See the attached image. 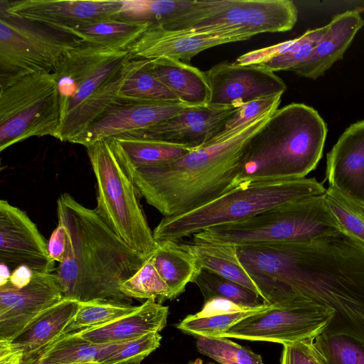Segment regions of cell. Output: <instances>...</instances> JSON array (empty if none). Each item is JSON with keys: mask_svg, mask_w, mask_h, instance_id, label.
<instances>
[{"mask_svg": "<svg viewBox=\"0 0 364 364\" xmlns=\"http://www.w3.org/2000/svg\"><path fill=\"white\" fill-rule=\"evenodd\" d=\"M240 261L267 304L310 301L334 310L323 333L364 342V247L346 234L237 247Z\"/></svg>", "mask_w": 364, "mask_h": 364, "instance_id": "1", "label": "cell"}, {"mask_svg": "<svg viewBox=\"0 0 364 364\" xmlns=\"http://www.w3.org/2000/svg\"><path fill=\"white\" fill-rule=\"evenodd\" d=\"M58 223L68 235L64 260L55 269L65 299L80 303L105 301L132 304L121 284L148 259L131 249L95 209L64 193L57 201Z\"/></svg>", "mask_w": 364, "mask_h": 364, "instance_id": "2", "label": "cell"}, {"mask_svg": "<svg viewBox=\"0 0 364 364\" xmlns=\"http://www.w3.org/2000/svg\"><path fill=\"white\" fill-rule=\"evenodd\" d=\"M275 110L232 136L193 149L175 161L124 170L140 196L164 217L193 210L237 186L250 139Z\"/></svg>", "mask_w": 364, "mask_h": 364, "instance_id": "3", "label": "cell"}, {"mask_svg": "<svg viewBox=\"0 0 364 364\" xmlns=\"http://www.w3.org/2000/svg\"><path fill=\"white\" fill-rule=\"evenodd\" d=\"M150 59L127 50L81 44L68 51L52 73L58 85L59 140L72 142L119 99L127 80Z\"/></svg>", "mask_w": 364, "mask_h": 364, "instance_id": "4", "label": "cell"}, {"mask_svg": "<svg viewBox=\"0 0 364 364\" xmlns=\"http://www.w3.org/2000/svg\"><path fill=\"white\" fill-rule=\"evenodd\" d=\"M327 132L311 107L291 103L276 109L250 139L237 186L306 178L322 157Z\"/></svg>", "mask_w": 364, "mask_h": 364, "instance_id": "5", "label": "cell"}, {"mask_svg": "<svg viewBox=\"0 0 364 364\" xmlns=\"http://www.w3.org/2000/svg\"><path fill=\"white\" fill-rule=\"evenodd\" d=\"M326 188L316 178L242 184L209 203L181 215L164 217L153 231L157 243L179 242L209 228L255 216L284 203L323 195Z\"/></svg>", "mask_w": 364, "mask_h": 364, "instance_id": "6", "label": "cell"}, {"mask_svg": "<svg viewBox=\"0 0 364 364\" xmlns=\"http://www.w3.org/2000/svg\"><path fill=\"white\" fill-rule=\"evenodd\" d=\"M341 232L323 195L293 200L237 222L193 235V240L241 246L311 240Z\"/></svg>", "mask_w": 364, "mask_h": 364, "instance_id": "7", "label": "cell"}, {"mask_svg": "<svg viewBox=\"0 0 364 364\" xmlns=\"http://www.w3.org/2000/svg\"><path fill=\"white\" fill-rule=\"evenodd\" d=\"M96 178L97 214L131 249L149 257L156 242L139 203L141 197L113 152L103 139L86 147Z\"/></svg>", "mask_w": 364, "mask_h": 364, "instance_id": "8", "label": "cell"}, {"mask_svg": "<svg viewBox=\"0 0 364 364\" xmlns=\"http://www.w3.org/2000/svg\"><path fill=\"white\" fill-rule=\"evenodd\" d=\"M298 11L290 0L191 1L164 23L166 30L244 35L284 32L297 21Z\"/></svg>", "mask_w": 364, "mask_h": 364, "instance_id": "9", "label": "cell"}, {"mask_svg": "<svg viewBox=\"0 0 364 364\" xmlns=\"http://www.w3.org/2000/svg\"><path fill=\"white\" fill-rule=\"evenodd\" d=\"M60 107L52 73L28 74L0 83V151L33 136L59 139Z\"/></svg>", "mask_w": 364, "mask_h": 364, "instance_id": "10", "label": "cell"}, {"mask_svg": "<svg viewBox=\"0 0 364 364\" xmlns=\"http://www.w3.org/2000/svg\"><path fill=\"white\" fill-rule=\"evenodd\" d=\"M77 38L0 9V83L34 73H53Z\"/></svg>", "mask_w": 364, "mask_h": 364, "instance_id": "11", "label": "cell"}, {"mask_svg": "<svg viewBox=\"0 0 364 364\" xmlns=\"http://www.w3.org/2000/svg\"><path fill=\"white\" fill-rule=\"evenodd\" d=\"M334 310L301 301L269 309L239 321L219 337L291 344L314 340L323 333L334 316Z\"/></svg>", "mask_w": 364, "mask_h": 364, "instance_id": "12", "label": "cell"}, {"mask_svg": "<svg viewBox=\"0 0 364 364\" xmlns=\"http://www.w3.org/2000/svg\"><path fill=\"white\" fill-rule=\"evenodd\" d=\"M0 263L11 272L25 265L36 273H53L48 242L26 213L0 200Z\"/></svg>", "mask_w": 364, "mask_h": 364, "instance_id": "13", "label": "cell"}, {"mask_svg": "<svg viewBox=\"0 0 364 364\" xmlns=\"http://www.w3.org/2000/svg\"><path fill=\"white\" fill-rule=\"evenodd\" d=\"M209 104L240 107L252 100L282 94L284 81L274 72L255 65L223 62L205 72Z\"/></svg>", "mask_w": 364, "mask_h": 364, "instance_id": "14", "label": "cell"}, {"mask_svg": "<svg viewBox=\"0 0 364 364\" xmlns=\"http://www.w3.org/2000/svg\"><path fill=\"white\" fill-rule=\"evenodd\" d=\"M180 102L119 99L71 143L87 147L98 141L127 135L181 112Z\"/></svg>", "mask_w": 364, "mask_h": 364, "instance_id": "15", "label": "cell"}, {"mask_svg": "<svg viewBox=\"0 0 364 364\" xmlns=\"http://www.w3.org/2000/svg\"><path fill=\"white\" fill-rule=\"evenodd\" d=\"M54 273H36L26 286H0V340L12 341L46 310L63 299Z\"/></svg>", "mask_w": 364, "mask_h": 364, "instance_id": "16", "label": "cell"}, {"mask_svg": "<svg viewBox=\"0 0 364 364\" xmlns=\"http://www.w3.org/2000/svg\"><path fill=\"white\" fill-rule=\"evenodd\" d=\"M0 8L10 14L60 31L90 22L116 19L121 0H1Z\"/></svg>", "mask_w": 364, "mask_h": 364, "instance_id": "17", "label": "cell"}, {"mask_svg": "<svg viewBox=\"0 0 364 364\" xmlns=\"http://www.w3.org/2000/svg\"><path fill=\"white\" fill-rule=\"evenodd\" d=\"M239 108L211 105L189 107L154 126L122 136L161 141L196 149L219 133Z\"/></svg>", "mask_w": 364, "mask_h": 364, "instance_id": "18", "label": "cell"}, {"mask_svg": "<svg viewBox=\"0 0 364 364\" xmlns=\"http://www.w3.org/2000/svg\"><path fill=\"white\" fill-rule=\"evenodd\" d=\"M249 38L244 35L149 28L127 50L136 59L166 58L187 63L211 47Z\"/></svg>", "mask_w": 364, "mask_h": 364, "instance_id": "19", "label": "cell"}, {"mask_svg": "<svg viewBox=\"0 0 364 364\" xmlns=\"http://www.w3.org/2000/svg\"><path fill=\"white\" fill-rule=\"evenodd\" d=\"M326 181L364 204V119L350 125L327 154Z\"/></svg>", "mask_w": 364, "mask_h": 364, "instance_id": "20", "label": "cell"}, {"mask_svg": "<svg viewBox=\"0 0 364 364\" xmlns=\"http://www.w3.org/2000/svg\"><path fill=\"white\" fill-rule=\"evenodd\" d=\"M364 8L356 7L334 16L308 58L293 72L316 80L342 59L357 32L364 26Z\"/></svg>", "mask_w": 364, "mask_h": 364, "instance_id": "21", "label": "cell"}, {"mask_svg": "<svg viewBox=\"0 0 364 364\" xmlns=\"http://www.w3.org/2000/svg\"><path fill=\"white\" fill-rule=\"evenodd\" d=\"M168 314V306L147 299L134 311L112 322L66 335L100 344L124 343L161 331L166 324Z\"/></svg>", "mask_w": 364, "mask_h": 364, "instance_id": "22", "label": "cell"}, {"mask_svg": "<svg viewBox=\"0 0 364 364\" xmlns=\"http://www.w3.org/2000/svg\"><path fill=\"white\" fill-rule=\"evenodd\" d=\"M147 67L181 103L188 107L209 104L210 88L205 72L186 63L166 58L152 59Z\"/></svg>", "mask_w": 364, "mask_h": 364, "instance_id": "23", "label": "cell"}, {"mask_svg": "<svg viewBox=\"0 0 364 364\" xmlns=\"http://www.w3.org/2000/svg\"><path fill=\"white\" fill-rule=\"evenodd\" d=\"M327 29V25L309 29L299 37L252 50L240 55L235 63L255 65L272 72L294 71L310 55Z\"/></svg>", "mask_w": 364, "mask_h": 364, "instance_id": "24", "label": "cell"}, {"mask_svg": "<svg viewBox=\"0 0 364 364\" xmlns=\"http://www.w3.org/2000/svg\"><path fill=\"white\" fill-rule=\"evenodd\" d=\"M80 307V302L63 298L31 322L12 343L23 357L39 351L59 339Z\"/></svg>", "mask_w": 364, "mask_h": 364, "instance_id": "25", "label": "cell"}, {"mask_svg": "<svg viewBox=\"0 0 364 364\" xmlns=\"http://www.w3.org/2000/svg\"><path fill=\"white\" fill-rule=\"evenodd\" d=\"M107 140L124 170L164 164L193 150L165 141L130 136L114 137Z\"/></svg>", "mask_w": 364, "mask_h": 364, "instance_id": "26", "label": "cell"}, {"mask_svg": "<svg viewBox=\"0 0 364 364\" xmlns=\"http://www.w3.org/2000/svg\"><path fill=\"white\" fill-rule=\"evenodd\" d=\"M149 26L146 23L112 18L77 25L60 31L77 38L86 46L127 50Z\"/></svg>", "mask_w": 364, "mask_h": 364, "instance_id": "27", "label": "cell"}, {"mask_svg": "<svg viewBox=\"0 0 364 364\" xmlns=\"http://www.w3.org/2000/svg\"><path fill=\"white\" fill-rule=\"evenodd\" d=\"M180 244L193 255L201 268L237 282L261 296L240 261L236 246L193 240L189 242Z\"/></svg>", "mask_w": 364, "mask_h": 364, "instance_id": "28", "label": "cell"}, {"mask_svg": "<svg viewBox=\"0 0 364 364\" xmlns=\"http://www.w3.org/2000/svg\"><path fill=\"white\" fill-rule=\"evenodd\" d=\"M151 259L169 289L170 299L183 293L186 285L193 282L201 269L193 255L182 247L178 242L158 243Z\"/></svg>", "mask_w": 364, "mask_h": 364, "instance_id": "29", "label": "cell"}, {"mask_svg": "<svg viewBox=\"0 0 364 364\" xmlns=\"http://www.w3.org/2000/svg\"><path fill=\"white\" fill-rule=\"evenodd\" d=\"M122 343H95L64 335L43 349L42 358L55 364H97Z\"/></svg>", "mask_w": 364, "mask_h": 364, "instance_id": "30", "label": "cell"}, {"mask_svg": "<svg viewBox=\"0 0 364 364\" xmlns=\"http://www.w3.org/2000/svg\"><path fill=\"white\" fill-rule=\"evenodd\" d=\"M193 283L200 290L205 302L213 299H224L247 308L269 304L252 290L205 269L201 268Z\"/></svg>", "mask_w": 364, "mask_h": 364, "instance_id": "31", "label": "cell"}, {"mask_svg": "<svg viewBox=\"0 0 364 364\" xmlns=\"http://www.w3.org/2000/svg\"><path fill=\"white\" fill-rule=\"evenodd\" d=\"M311 347L321 364H364V342L350 335L323 333Z\"/></svg>", "mask_w": 364, "mask_h": 364, "instance_id": "32", "label": "cell"}, {"mask_svg": "<svg viewBox=\"0 0 364 364\" xmlns=\"http://www.w3.org/2000/svg\"><path fill=\"white\" fill-rule=\"evenodd\" d=\"M323 196L341 232L364 247V205L330 186Z\"/></svg>", "mask_w": 364, "mask_h": 364, "instance_id": "33", "label": "cell"}, {"mask_svg": "<svg viewBox=\"0 0 364 364\" xmlns=\"http://www.w3.org/2000/svg\"><path fill=\"white\" fill-rule=\"evenodd\" d=\"M272 305L232 312H207L200 311L189 315L176 327L187 333L203 337H219L244 318L269 309Z\"/></svg>", "mask_w": 364, "mask_h": 364, "instance_id": "34", "label": "cell"}, {"mask_svg": "<svg viewBox=\"0 0 364 364\" xmlns=\"http://www.w3.org/2000/svg\"><path fill=\"white\" fill-rule=\"evenodd\" d=\"M191 1L124 0L116 19L160 26L167 18L186 8Z\"/></svg>", "mask_w": 364, "mask_h": 364, "instance_id": "35", "label": "cell"}, {"mask_svg": "<svg viewBox=\"0 0 364 364\" xmlns=\"http://www.w3.org/2000/svg\"><path fill=\"white\" fill-rule=\"evenodd\" d=\"M138 307L105 301L80 303L77 312L63 336L103 326L134 311Z\"/></svg>", "mask_w": 364, "mask_h": 364, "instance_id": "36", "label": "cell"}, {"mask_svg": "<svg viewBox=\"0 0 364 364\" xmlns=\"http://www.w3.org/2000/svg\"><path fill=\"white\" fill-rule=\"evenodd\" d=\"M121 291L131 299H154L161 304L170 299V291L154 267L151 256L143 266L120 286Z\"/></svg>", "mask_w": 364, "mask_h": 364, "instance_id": "37", "label": "cell"}, {"mask_svg": "<svg viewBox=\"0 0 364 364\" xmlns=\"http://www.w3.org/2000/svg\"><path fill=\"white\" fill-rule=\"evenodd\" d=\"M196 347L220 364H264L259 355L225 337L198 336Z\"/></svg>", "mask_w": 364, "mask_h": 364, "instance_id": "38", "label": "cell"}, {"mask_svg": "<svg viewBox=\"0 0 364 364\" xmlns=\"http://www.w3.org/2000/svg\"><path fill=\"white\" fill-rule=\"evenodd\" d=\"M149 61L127 80L119 92V98L179 102L175 95L151 73L147 67Z\"/></svg>", "mask_w": 364, "mask_h": 364, "instance_id": "39", "label": "cell"}, {"mask_svg": "<svg viewBox=\"0 0 364 364\" xmlns=\"http://www.w3.org/2000/svg\"><path fill=\"white\" fill-rule=\"evenodd\" d=\"M282 96V94H279L259 98L243 104L225 123L220 132L203 146L224 141L240 132L247 124L264 113L277 109Z\"/></svg>", "mask_w": 364, "mask_h": 364, "instance_id": "40", "label": "cell"}, {"mask_svg": "<svg viewBox=\"0 0 364 364\" xmlns=\"http://www.w3.org/2000/svg\"><path fill=\"white\" fill-rule=\"evenodd\" d=\"M161 340L159 332H152L124 342L97 364H139L159 347Z\"/></svg>", "mask_w": 364, "mask_h": 364, "instance_id": "41", "label": "cell"}, {"mask_svg": "<svg viewBox=\"0 0 364 364\" xmlns=\"http://www.w3.org/2000/svg\"><path fill=\"white\" fill-rule=\"evenodd\" d=\"M313 340L283 345L280 364H321L314 355Z\"/></svg>", "mask_w": 364, "mask_h": 364, "instance_id": "42", "label": "cell"}, {"mask_svg": "<svg viewBox=\"0 0 364 364\" xmlns=\"http://www.w3.org/2000/svg\"><path fill=\"white\" fill-rule=\"evenodd\" d=\"M68 249V235L65 227L60 223L53 231L48 241V250L50 258L55 262H62Z\"/></svg>", "mask_w": 364, "mask_h": 364, "instance_id": "43", "label": "cell"}, {"mask_svg": "<svg viewBox=\"0 0 364 364\" xmlns=\"http://www.w3.org/2000/svg\"><path fill=\"white\" fill-rule=\"evenodd\" d=\"M23 358L11 341L0 340V364H19Z\"/></svg>", "mask_w": 364, "mask_h": 364, "instance_id": "44", "label": "cell"}, {"mask_svg": "<svg viewBox=\"0 0 364 364\" xmlns=\"http://www.w3.org/2000/svg\"><path fill=\"white\" fill-rule=\"evenodd\" d=\"M33 275L34 272L28 267L21 265L11 272L8 283L14 287L20 289L28 284Z\"/></svg>", "mask_w": 364, "mask_h": 364, "instance_id": "45", "label": "cell"}, {"mask_svg": "<svg viewBox=\"0 0 364 364\" xmlns=\"http://www.w3.org/2000/svg\"><path fill=\"white\" fill-rule=\"evenodd\" d=\"M42 355L43 349L31 355L23 357L19 364H55L43 359Z\"/></svg>", "mask_w": 364, "mask_h": 364, "instance_id": "46", "label": "cell"}, {"mask_svg": "<svg viewBox=\"0 0 364 364\" xmlns=\"http://www.w3.org/2000/svg\"><path fill=\"white\" fill-rule=\"evenodd\" d=\"M11 274V271L9 267L3 263H0V286L9 282Z\"/></svg>", "mask_w": 364, "mask_h": 364, "instance_id": "47", "label": "cell"}, {"mask_svg": "<svg viewBox=\"0 0 364 364\" xmlns=\"http://www.w3.org/2000/svg\"><path fill=\"white\" fill-rule=\"evenodd\" d=\"M188 364H203V363L201 361H200L199 363H198V361H196L194 363H190ZM211 364V363H210Z\"/></svg>", "mask_w": 364, "mask_h": 364, "instance_id": "48", "label": "cell"}, {"mask_svg": "<svg viewBox=\"0 0 364 364\" xmlns=\"http://www.w3.org/2000/svg\"><path fill=\"white\" fill-rule=\"evenodd\" d=\"M86 364H92V363H86Z\"/></svg>", "mask_w": 364, "mask_h": 364, "instance_id": "49", "label": "cell"}, {"mask_svg": "<svg viewBox=\"0 0 364 364\" xmlns=\"http://www.w3.org/2000/svg\"><path fill=\"white\" fill-rule=\"evenodd\" d=\"M364 205V204H363Z\"/></svg>", "mask_w": 364, "mask_h": 364, "instance_id": "50", "label": "cell"}]
</instances>
